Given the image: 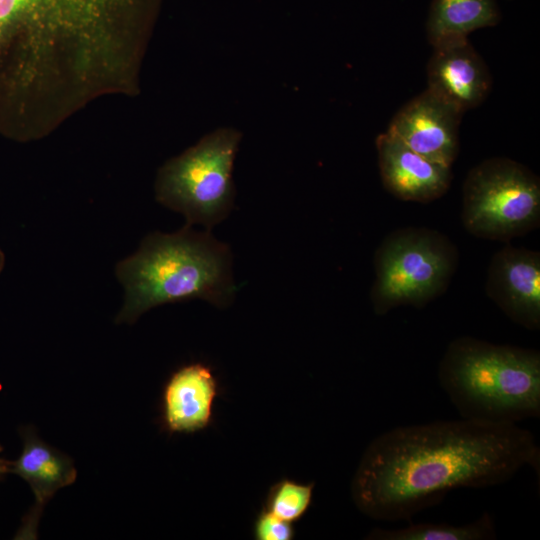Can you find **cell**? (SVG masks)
I'll use <instances>...</instances> for the list:
<instances>
[{
	"label": "cell",
	"instance_id": "13",
	"mask_svg": "<svg viewBox=\"0 0 540 540\" xmlns=\"http://www.w3.org/2000/svg\"><path fill=\"white\" fill-rule=\"evenodd\" d=\"M500 11L495 0H433L426 33L432 47L468 39L478 29L498 24Z\"/></svg>",
	"mask_w": 540,
	"mask_h": 540
},
{
	"label": "cell",
	"instance_id": "18",
	"mask_svg": "<svg viewBox=\"0 0 540 540\" xmlns=\"http://www.w3.org/2000/svg\"><path fill=\"white\" fill-rule=\"evenodd\" d=\"M4 264H5V255L4 253L0 250V273L2 272L3 268H4Z\"/></svg>",
	"mask_w": 540,
	"mask_h": 540
},
{
	"label": "cell",
	"instance_id": "9",
	"mask_svg": "<svg viewBox=\"0 0 540 540\" xmlns=\"http://www.w3.org/2000/svg\"><path fill=\"white\" fill-rule=\"evenodd\" d=\"M376 149L382 184L396 198L428 203L448 191L451 167L421 156L388 131L377 137Z\"/></svg>",
	"mask_w": 540,
	"mask_h": 540
},
{
	"label": "cell",
	"instance_id": "16",
	"mask_svg": "<svg viewBox=\"0 0 540 540\" xmlns=\"http://www.w3.org/2000/svg\"><path fill=\"white\" fill-rule=\"evenodd\" d=\"M253 535L257 540H291L295 530L292 523L279 519L263 507L254 521Z\"/></svg>",
	"mask_w": 540,
	"mask_h": 540
},
{
	"label": "cell",
	"instance_id": "6",
	"mask_svg": "<svg viewBox=\"0 0 540 540\" xmlns=\"http://www.w3.org/2000/svg\"><path fill=\"white\" fill-rule=\"evenodd\" d=\"M239 135L219 130L201 140L160 172L157 199L207 231L223 221L234 201L232 168Z\"/></svg>",
	"mask_w": 540,
	"mask_h": 540
},
{
	"label": "cell",
	"instance_id": "15",
	"mask_svg": "<svg viewBox=\"0 0 540 540\" xmlns=\"http://www.w3.org/2000/svg\"><path fill=\"white\" fill-rule=\"evenodd\" d=\"M313 490L314 483L281 479L270 487L264 508L281 520L297 522L311 506Z\"/></svg>",
	"mask_w": 540,
	"mask_h": 540
},
{
	"label": "cell",
	"instance_id": "8",
	"mask_svg": "<svg viewBox=\"0 0 540 540\" xmlns=\"http://www.w3.org/2000/svg\"><path fill=\"white\" fill-rule=\"evenodd\" d=\"M487 296L513 322L528 329L540 328V253L506 245L489 264Z\"/></svg>",
	"mask_w": 540,
	"mask_h": 540
},
{
	"label": "cell",
	"instance_id": "10",
	"mask_svg": "<svg viewBox=\"0 0 540 540\" xmlns=\"http://www.w3.org/2000/svg\"><path fill=\"white\" fill-rule=\"evenodd\" d=\"M23 448L15 461H10V473L30 486L35 503L23 519L16 539H34L42 511L55 493L71 485L77 477L72 458L43 441L32 426L21 428Z\"/></svg>",
	"mask_w": 540,
	"mask_h": 540
},
{
	"label": "cell",
	"instance_id": "5",
	"mask_svg": "<svg viewBox=\"0 0 540 540\" xmlns=\"http://www.w3.org/2000/svg\"><path fill=\"white\" fill-rule=\"evenodd\" d=\"M461 217L478 238L506 242L523 236L540 223V180L512 159H486L464 180Z\"/></svg>",
	"mask_w": 540,
	"mask_h": 540
},
{
	"label": "cell",
	"instance_id": "3",
	"mask_svg": "<svg viewBox=\"0 0 540 540\" xmlns=\"http://www.w3.org/2000/svg\"><path fill=\"white\" fill-rule=\"evenodd\" d=\"M438 380L461 418L517 424L540 416V353L469 336L448 345Z\"/></svg>",
	"mask_w": 540,
	"mask_h": 540
},
{
	"label": "cell",
	"instance_id": "7",
	"mask_svg": "<svg viewBox=\"0 0 540 540\" xmlns=\"http://www.w3.org/2000/svg\"><path fill=\"white\" fill-rule=\"evenodd\" d=\"M462 115L426 89L394 115L387 131L421 156L451 167L459 151Z\"/></svg>",
	"mask_w": 540,
	"mask_h": 540
},
{
	"label": "cell",
	"instance_id": "12",
	"mask_svg": "<svg viewBox=\"0 0 540 540\" xmlns=\"http://www.w3.org/2000/svg\"><path fill=\"white\" fill-rule=\"evenodd\" d=\"M218 392L217 379L209 366L196 362L179 367L163 386V429L170 434H191L207 428L213 421Z\"/></svg>",
	"mask_w": 540,
	"mask_h": 540
},
{
	"label": "cell",
	"instance_id": "1",
	"mask_svg": "<svg viewBox=\"0 0 540 540\" xmlns=\"http://www.w3.org/2000/svg\"><path fill=\"white\" fill-rule=\"evenodd\" d=\"M528 466L539 475L540 448L517 424L461 418L399 426L368 445L351 497L371 519L410 520L451 490L499 485Z\"/></svg>",
	"mask_w": 540,
	"mask_h": 540
},
{
	"label": "cell",
	"instance_id": "4",
	"mask_svg": "<svg viewBox=\"0 0 540 540\" xmlns=\"http://www.w3.org/2000/svg\"><path fill=\"white\" fill-rule=\"evenodd\" d=\"M458 261L457 247L436 230L406 227L389 233L374 255V312L424 307L446 291Z\"/></svg>",
	"mask_w": 540,
	"mask_h": 540
},
{
	"label": "cell",
	"instance_id": "11",
	"mask_svg": "<svg viewBox=\"0 0 540 540\" xmlns=\"http://www.w3.org/2000/svg\"><path fill=\"white\" fill-rule=\"evenodd\" d=\"M427 89L463 113L479 106L491 89L489 70L468 39L433 48Z\"/></svg>",
	"mask_w": 540,
	"mask_h": 540
},
{
	"label": "cell",
	"instance_id": "14",
	"mask_svg": "<svg viewBox=\"0 0 540 540\" xmlns=\"http://www.w3.org/2000/svg\"><path fill=\"white\" fill-rule=\"evenodd\" d=\"M495 538V527L489 513L464 524L411 523L399 529L374 528L367 535L372 540H485Z\"/></svg>",
	"mask_w": 540,
	"mask_h": 540
},
{
	"label": "cell",
	"instance_id": "2",
	"mask_svg": "<svg viewBox=\"0 0 540 540\" xmlns=\"http://www.w3.org/2000/svg\"><path fill=\"white\" fill-rule=\"evenodd\" d=\"M231 265L229 247L209 231L186 225L173 234L155 232L116 267L126 292L117 322L133 323L155 306L194 298L224 308L236 291Z\"/></svg>",
	"mask_w": 540,
	"mask_h": 540
},
{
	"label": "cell",
	"instance_id": "17",
	"mask_svg": "<svg viewBox=\"0 0 540 540\" xmlns=\"http://www.w3.org/2000/svg\"><path fill=\"white\" fill-rule=\"evenodd\" d=\"M2 451L3 448L0 445V480H2L6 474L10 473V461L1 456Z\"/></svg>",
	"mask_w": 540,
	"mask_h": 540
}]
</instances>
